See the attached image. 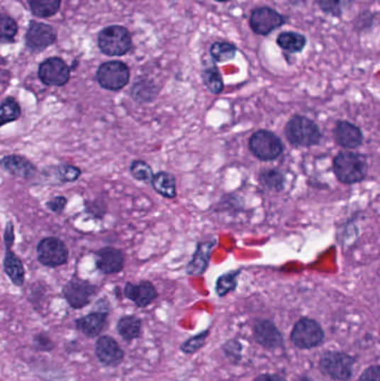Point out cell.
<instances>
[{
	"mask_svg": "<svg viewBox=\"0 0 380 381\" xmlns=\"http://www.w3.org/2000/svg\"><path fill=\"white\" fill-rule=\"evenodd\" d=\"M332 170L339 182L348 186L357 184L367 176V159L356 152L340 151L333 159Z\"/></svg>",
	"mask_w": 380,
	"mask_h": 381,
	"instance_id": "6da1fadb",
	"label": "cell"
},
{
	"mask_svg": "<svg viewBox=\"0 0 380 381\" xmlns=\"http://www.w3.org/2000/svg\"><path fill=\"white\" fill-rule=\"evenodd\" d=\"M284 135L291 145L296 147H311L320 143V128L313 120L302 115L290 118L284 127Z\"/></svg>",
	"mask_w": 380,
	"mask_h": 381,
	"instance_id": "7a4b0ae2",
	"label": "cell"
},
{
	"mask_svg": "<svg viewBox=\"0 0 380 381\" xmlns=\"http://www.w3.org/2000/svg\"><path fill=\"white\" fill-rule=\"evenodd\" d=\"M132 36L128 29L113 25L103 29L99 35V47L108 56H124L132 48Z\"/></svg>",
	"mask_w": 380,
	"mask_h": 381,
	"instance_id": "3957f363",
	"label": "cell"
},
{
	"mask_svg": "<svg viewBox=\"0 0 380 381\" xmlns=\"http://www.w3.org/2000/svg\"><path fill=\"white\" fill-rule=\"evenodd\" d=\"M249 149L257 159L270 162L284 153V143L276 134L266 130L255 132L249 140Z\"/></svg>",
	"mask_w": 380,
	"mask_h": 381,
	"instance_id": "277c9868",
	"label": "cell"
},
{
	"mask_svg": "<svg viewBox=\"0 0 380 381\" xmlns=\"http://www.w3.org/2000/svg\"><path fill=\"white\" fill-rule=\"evenodd\" d=\"M354 358L341 351H327L319 360L320 370L333 380L346 381L352 378Z\"/></svg>",
	"mask_w": 380,
	"mask_h": 381,
	"instance_id": "5b68a950",
	"label": "cell"
},
{
	"mask_svg": "<svg viewBox=\"0 0 380 381\" xmlns=\"http://www.w3.org/2000/svg\"><path fill=\"white\" fill-rule=\"evenodd\" d=\"M130 77V68L125 63L118 60L102 64L96 72L97 83L107 91H121L128 85Z\"/></svg>",
	"mask_w": 380,
	"mask_h": 381,
	"instance_id": "8992f818",
	"label": "cell"
},
{
	"mask_svg": "<svg viewBox=\"0 0 380 381\" xmlns=\"http://www.w3.org/2000/svg\"><path fill=\"white\" fill-rule=\"evenodd\" d=\"M4 241H5L6 254L4 258L3 266L6 275L9 278L13 285L16 287H23L25 283L24 264L21 258L15 254L11 248H13V241H15V230L11 221L7 222L4 232Z\"/></svg>",
	"mask_w": 380,
	"mask_h": 381,
	"instance_id": "52a82bcc",
	"label": "cell"
},
{
	"mask_svg": "<svg viewBox=\"0 0 380 381\" xmlns=\"http://www.w3.org/2000/svg\"><path fill=\"white\" fill-rule=\"evenodd\" d=\"M290 340L299 349H313L323 343L325 332L313 319L302 318L294 324Z\"/></svg>",
	"mask_w": 380,
	"mask_h": 381,
	"instance_id": "ba28073f",
	"label": "cell"
},
{
	"mask_svg": "<svg viewBox=\"0 0 380 381\" xmlns=\"http://www.w3.org/2000/svg\"><path fill=\"white\" fill-rule=\"evenodd\" d=\"M286 23V17L270 6H260L251 11L249 26L255 35L269 36Z\"/></svg>",
	"mask_w": 380,
	"mask_h": 381,
	"instance_id": "9c48e42d",
	"label": "cell"
},
{
	"mask_svg": "<svg viewBox=\"0 0 380 381\" xmlns=\"http://www.w3.org/2000/svg\"><path fill=\"white\" fill-rule=\"evenodd\" d=\"M36 254L38 261L48 268H57L67 263L69 256L65 243L55 237L40 240L37 244Z\"/></svg>",
	"mask_w": 380,
	"mask_h": 381,
	"instance_id": "30bf717a",
	"label": "cell"
},
{
	"mask_svg": "<svg viewBox=\"0 0 380 381\" xmlns=\"http://www.w3.org/2000/svg\"><path fill=\"white\" fill-rule=\"evenodd\" d=\"M62 293L68 305L79 310L89 306L91 302L96 295L97 287L87 280L73 278L64 285Z\"/></svg>",
	"mask_w": 380,
	"mask_h": 381,
	"instance_id": "8fae6325",
	"label": "cell"
},
{
	"mask_svg": "<svg viewBox=\"0 0 380 381\" xmlns=\"http://www.w3.org/2000/svg\"><path fill=\"white\" fill-rule=\"evenodd\" d=\"M38 77L48 86H64L71 77V68L62 58H48L38 68Z\"/></svg>",
	"mask_w": 380,
	"mask_h": 381,
	"instance_id": "7c38bea8",
	"label": "cell"
},
{
	"mask_svg": "<svg viewBox=\"0 0 380 381\" xmlns=\"http://www.w3.org/2000/svg\"><path fill=\"white\" fill-rule=\"evenodd\" d=\"M25 40L29 50L42 52L57 40V32L50 25L30 21Z\"/></svg>",
	"mask_w": 380,
	"mask_h": 381,
	"instance_id": "4fadbf2b",
	"label": "cell"
},
{
	"mask_svg": "<svg viewBox=\"0 0 380 381\" xmlns=\"http://www.w3.org/2000/svg\"><path fill=\"white\" fill-rule=\"evenodd\" d=\"M255 341L268 350L281 349L284 347V336L274 322L268 319H258L253 326Z\"/></svg>",
	"mask_w": 380,
	"mask_h": 381,
	"instance_id": "5bb4252c",
	"label": "cell"
},
{
	"mask_svg": "<svg viewBox=\"0 0 380 381\" xmlns=\"http://www.w3.org/2000/svg\"><path fill=\"white\" fill-rule=\"evenodd\" d=\"M95 356L103 365L118 367L124 360L125 353L114 338L111 336H99L95 343Z\"/></svg>",
	"mask_w": 380,
	"mask_h": 381,
	"instance_id": "9a60e30c",
	"label": "cell"
},
{
	"mask_svg": "<svg viewBox=\"0 0 380 381\" xmlns=\"http://www.w3.org/2000/svg\"><path fill=\"white\" fill-rule=\"evenodd\" d=\"M333 137L336 143L344 149H358L364 143V135L360 128L347 120L337 122L333 128Z\"/></svg>",
	"mask_w": 380,
	"mask_h": 381,
	"instance_id": "2e32d148",
	"label": "cell"
},
{
	"mask_svg": "<svg viewBox=\"0 0 380 381\" xmlns=\"http://www.w3.org/2000/svg\"><path fill=\"white\" fill-rule=\"evenodd\" d=\"M124 295L138 308H146L157 298V291L152 282L144 280L136 285L128 282L124 287Z\"/></svg>",
	"mask_w": 380,
	"mask_h": 381,
	"instance_id": "e0dca14e",
	"label": "cell"
},
{
	"mask_svg": "<svg viewBox=\"0 0 380 381\" xmlns=\"http://www.w3.org/2000/svg\"><path fill=\"white\" fill-rule=\"evenodd\" d=\"M125 266V254L120 249L106 246L97 251L96 268L104 274L120 273Z\"/></svg>",
	"mask_w": 380,
	"mask_h": 381,
	"instance_id": "ac0fdd59",
	"label": "cell"
},
{
	"mask_svg": "<svg viewBox=\"0 0 380 381\" xmlns=\"http://www.w3.org/2000/svg\"><path fill=\"white\" fill-rule=\"evenodd\" d=\"M108 310H95L75 322L76 328L89 338H97L108 324Z\"/></svg>",
	"mask_w": 380,
	"mask_h": 381,
	"instance_id": "d6986e66",
	"label": "cell"
},
{
	"mask_svg": "<svg viewBox=\"0 0 380 381\" xmlns=\"http://www.w3.org/2000/svg\"><path fill=\"white\" fill-rule=\"evenodd\" d=\"M0 167L16 178L30 180L37 173L36 166L23 155H7L0 159Z\"/></svg>",
	"mask_w": 380,
	"mask_h": 381,
	"instance_id": "ffe728a7",
	"label": "cell"
},
{
	"mask_svg": "<svg viewBox=\"0 0 380 381\" xmlns=\"http://www.w3.org/2000/svg\"><path fill=\"white\" fill-rule=\"evenodd\" d=\"M216 246V241L199 243L196 252L193 254L191 261L186 266V273L190 275H201L204 273L211 258V252Z\"/></svg>",
	"mask_w": 380,
	"mask_h": 381,
	"instance_id": "44dd1931",
	"label": "cell"
},
{
	"mask_svg": "<svg viewBox=\"0 0 380 381\" xmlns=\"http://www.w3.org/2000/svg\"><path fill=\"white\" fill-rule=\"evenodd\" d=\"M307 42V37L305 35L292 30L280 33L276 37V45L289 54H299L303 52Z\"/></svg>",
	"mask_w": 380,
	"mask_h": 381,
	"instance_id": "7402d4cb",
	"label": "cell"
},
{
	"mask_svg": "<svg viewBox=\"0 0 380 381\" xmlns=\"http://www.w3.org/2000/svg\"><path fill=\"white\" fill-rule=\"evenodd\" d=\"M151 184L154 190L165 199L172 200L177 198V181L172 173L161 171L154 174Z\"/></svg>",
	"mask_w": 380,
	"mask_h": 381,
	"instance_id": "603a6c76",
	"label": "cell"
},
{
	"mask_svg": "<svg viewBox=\"0 0 380 381\" xmlns=\"http://www.w3.org/2000/svg\"><path fill=\"white\" fill-rule=\"evenodd\" d=\"M159 95V87L151 79L136 81L130 89V96L138 103H151Z\"/></svg>",
	"mask_w": 380,
	"mask_h": 381,
	"instance_id": "cb8c5ba5",
	"label": "cell"
},
{
	"mask_svg": "<svg viewBox=\"0 0 380 381\" xmlns=\"http://www.w3.org/2000/svg\"><path fill=\"white\" fill-rule=\"evenodd\" d=\"M116 330L125 341L138 339L142 331L141 319L135 316H124L120 318Z\"/></svg>",
	"mask_w": 380,
	"mask_h": 381,
	"instance_id": "d4e9b609",
	"label": "cell"
},
{
	"mask_svg": "<svg viewBox=\"0 0 380 381\" xmlns=\"http://www.w3.org/2000/svg\"><path fill=\"white\" fill-rule=\"evenodd\" d=\"M208 52L216 63H228L235 59L238 54V47L227 40H218L211 44Z\"/></svg>",
	"mask_w": 380,
	"mask_h": 381,
	"instance_id": "484cf974",
	"label": "cell"
},
{
	"mask_svg": "<svg viewBox=\"0 0 380 381\" xmlns=\"http://www.w3.org/2000/svg\"><path fill=\"white\" fill-rule=\"evenodd\" d=\"M315 1L323 13L340 18L352 9L354 0H315Z\"/></svg>",
	"mask_w": 380,
	"mask_h": 381,
	"instance_id": "4316f807",
	"label": "cell"
},
{
	"mask_svg": "<svg viewBox=\"0 0 380 381\" xmlns=\"http://www.w3.org/2000/svg\"><path fill=\"white\" fill-rule=\"evenodd\" d=\"M27 3L35 16L48 18L58 13L62 0H27Z\"/></svg>",
	"mask_w": 380,
	"mask_h": 381,
	"instance_id": "83f0119b",
	"label": "cell"
},
{
	"mask_svg": "<svg viewBox=\"0 0 380 381\" xmlns=\"http://www.w3.org/2000/svg\"><path fill=\"white\" fill-rule=\"evenodd\" d=\"M202 79L208 91L213 95H220L224 89V81L219 68L210 65L202 72Z\"/></svg>",
	"mask_w": 380,
	"mask_h": 381,
	"instance_id": "f1b7e54d",
	"label": "cell"
},
{
	"mask_svg": "<svg viewBox=\"0 0 380 381\" xmlns=\"http://www.w3.org/2000/svg\"><path fill=\"white\" fill-rule=\"evenodd\" d=\"M21 115L19 103L13 97H7L0 104V127L16 122Z\"/></svg>",
	"mask_w": 380,
	"mask_h": 381,
	"instance_id": "f546056e",
	"label": "cell"
},
{
	"mask_svg": "<svg viewBox=\"0 0 380 381\" xmlns=\"http://www.w3.org/2000/svg\"><path fill=\"white\" fill-rule=\"evenodd\" d=\"M259 181H260V184L263 188L272 190V192H281L284 188V174L276 169L263 171Z\"/></svg>",
	"mask_w": 380,
	"mask_h": 381,
	"instance_id": "4dcf8cb0",
	"label": "cell"
},
{
	"mask_svg": "<svg viewBox=\"0 0 380 381\" xmlns=\"http://www.w3.org/2000/svg\"><path fill=\"white\" fill-rule=\"evenodd\" d=\"M240 273H241V271L237 270V271L227 272V273L220 275L216 283V295L222 298V297H225L228 293L235 291L238 285V278H239Z\"/></svg>",
	"mask_w": 380,
	"mask_h": 381,
	"instance_id": "1f68e13d",
	"label": "cell"
},
{
	"mask_svg": "<svg viewBox=\"0 0 380 381\" xmlns=\"http://www.w3.org/2000/svg\"><path fill=\"white\" fill-rule=\"evenodd\" d=\"M17 32H18V26H17L16 21L7 15H0V42H13Z\"/></svg>",
	"mask_w": 380,
	"mask_h": 381,
	"instance_id": "d6a6232c",
	"label": "cell"
},
{
	"mask_svg": "<svg viewBox=\"0 0 380 381\" xmlns=\"http://www.w3.org/2000/svg\"><path fill=\"white\" fill-rule=\"evenodd\" d=\"M54 175L60 182L72 183L81 178L82 171L77 166L69 164H60L58 166L52 167Z\"/></svg>",
	"mask_w": 380,
	"mask_h": 381,
	"instance_id": "836d02e7",
	"label": "cell"
},
{
	"mask_svg": "<svg viewBox=\"0 0 380 381\" xmlns=\"http://www.w3.org/2000/svg\"><path fill=\"white\" fill-rule=\"evenodd\" d=\"M130 172L135 180L140 181V182L151 183L152 178H153V170L147 163L141 161V159H136L133 161L130 166Z\"/></svg>",
	"mask_w": 380,
	"mask_h": 381,
	"instance_id": "e575fe53",
	"label": "cell"
},
{
	"mask_svg": "<svg viewBox=\"0 0 380 381\" xmlns=\"http://www.w3.org/2000/svg\"><path fill=\"white\" fill-rule=\"evenodd\" d=\"M376 13L364 11L357 15L354 21V29L358 33L368 32L375 24Z\"/></svg>",
	"mask_w": 380,
	"mask_h": 381,
	"instance_id": "d590c367",
	"label": "cell"
},
{
	"mask_svg": "<svg viewBox=\"0 0 380 381\" xmlns=\"http://www.w3.org/2000/svg\"><path fill=\"white\" fill-rule=\"evenodd\" d=\"M208 336V330H206V331L201 332V334H196L194 337L190 338V339L186 340L184 343H182V346H181V351L186 353V355L196 353V351H199V350L201 349V348L203 347Z\"/></svg>",
	"mask_w": 380,
	"mask_h": 381,
	"instance_id": "8d00e7d4",
	"label": "cell"
},
{
	"mask_svg": "<svg viewBox=\"0 0 380 381\" xmlns=\"http://www.w3.org/2000/svg\"><path fill=\"white\" fill-rule=\"evenodd\" d=\"M33 346L37 351L48 353L55 348V342L52 341L50 334L42 332V334H35L33 338Z\"/></svg>",
	"mask_w": 380,
	"mask_h": 381,
	"instance_id": "74e56055",
	"label": "cell"
},
{
	"mask_svg": "<svg viewBox=\"0 0 380 381\" xmlns=\"http://www.w3.org/2000/svg\"><path fill=\"white\" fill-rule=\"evenodd\" d=\"M66 205H67V199H66L65 196H55V198L50 199V201L46 202L48 209L54 212L56 215H60L62 212H64Z\"/></svg>",
	"mask_w": 380,
	"mask_h": 381,
	"instance_id": "f35d334b",
	"label": "cell"
},
{
	"mask_svg": "<svg viewBox=\"0 0 380 381\" xmlns=\"http://www.w3.org/2000/svg\"><path fill=\"white\" fill-rule=\"evenodd\" d=\"M86 211L89 212V215H94L96 217H101L106 213V207H105V204L103 202H86Z\"/></svg>",
	"mask_w": 380,
	"mask_h": 381,
	"instance_id": "ab89813d",
	"label": "cell"
},
{
	"mask_svg": "<svg viewBox=\"0 0 380 381\" xmlns=\"http://www.w3.org/2000/svg\"><path fill=\"white\" fill-rule=\"evenodd\" d=\"M379 365H371L362 373L358 381H379Z\"/></svg>",
	"mask_w": 380,
	"mask_h": 381,
	"instance_id": "60d3db41",
	"label": "cell"
},
{
	"mask_svg": "<svg viewBox=\"0 0 380 381\" xmlns=\"http://www.w3.org/2000/svg\"><path fill=\"white\" fill-rule=\"evenodd\" d=\"M224 351L227 353L228 357L238 358V356H240V353H241V345L237 340H231L224 345Z\"/></svg>",
	"mask_w": 380,
	"mask_h": 381,
	"instance_id": "b9f144b4",
	"label": "cell"
},
{
	"mask_svg": "<svg viewBox=\"0 0 380 381\" xmlns=\"http://www.w3.org/2000/svg\"><path fill=\"white\" fill-rule=\"evenodd\" d=\"M255 381H286V378L280 376V375H276V373H262V375H259L257 378L255 379Z\"/></svg>",
	"mask_w": 380,
	"mask_h": 381,
	"instance_id": "7bdbcfd3",
	"label": "cell"
},
{
	"mask_svg": "<svg viewBox=\"0 0 380 381\" xmlns=\"http://www.w3.org/2000/svg\"><path fill=\"white\" fill-rule=\"evenodd\" d=\"M216 3H228V1H231V0H214Z\"/></svg>",
	"mask_w": 380,
	"mask_h": 381,
	"instance_id": "ee69618b",
	"label": "cell"
}]
</instances>
